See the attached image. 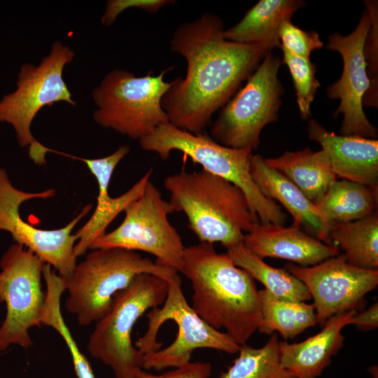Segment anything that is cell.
Segmentation results:
<instances>
[{
    "instance_id": "1",
    "label": "cell",
    "mask_w": 378,
    "mask_h": 378,
    "mask_svg": "<svg viewBox=\"0 0 378 378\" xmlns=\"http://www.w3.org/2000/svg\"><path fill=\"white\" fill-rule=\"evenodd\" d=\"M222 20L205 13L177 27L170 40L172 52L187 63L184 78L170 82L162 107L173 125L202 134L212 115L235 94L257 68L270 43L240 44L224 38Z\"/></svg>"
},
{
    "instance_id": "2",
    "label": "cell",
    "mask_w": 378,
    "mask_h": 378,
    "mask_svg": "<svg viewBox=\"0 0 378 378\" xmlns=\"http://www.w3.org/2000/svg\"><path fill=\"white\" fill-rule=\"evenodd\" d=\"M179 272L191 282V307L206 323L246 344L262 321L254 279L227 253L202 243L185 247Z\"/></svg>"
},
{
    "instance_id": "3",
    "label": "cell",
    "mask_w": 378,
    "mask_h": 378,
    "mask_svg": "<svg viewBox=\"0 0 378 378\" xmlns=\"http://www.w3.org/2000/svg\"><path fill=\"white\" fill-rule=\"evenodd\" d=\"M164 186L174 212L184 213L202 243L227 248L243 242L244 232L259 223L240 188L204 169L167 176Z\"/></svg>"
},
{
    "instance_id": "4",
    "label": "cell",
    "mask_w": 378,
    "mask_h": 378,
    "mask_svg": "<svg viewBox=\"0 0 378 378\" xmlns=\"http://www.w3.org/2000/svg\"><path fill=\"white\" fill-rule=\"evenodd\" d=\"M168 292L161 307L146 314L148 328L134 346L144 354L142 368L161 370L190 362L197 349L208 348L233 354L239 344L226 332L202 320L188 304L178 273L166 279Z\"/></svg>"
},
{
    "instance_id": "5",
    "label": "cell",
    "mask_w": 378,
    "mask_h": 378,
    "mask_svg": "<svg viewBox=\"0 0 378 378\" xmlns=\"http://www.w3.org/2000/svg\"><path fill=\"white\" fill-rule=\"evenodd\" d=\"M140 147L155 152L164 160L172 151L178 150L202 169L221 177L240 188L259 223L284 225L287 216L276 201L264 196L250 173L249 149L223 146L204 132L193 134L170 122L159 125L152 133L139 140Z\"/></svg>"
},
{
    "instance_id": "6",
    "label": "cell",
    "mask_w": 378,
    "mask_h": 378,
    "mask_svg": "<svg viewBox=\"0 0 378 378\" xmlns=\"http://www.w3.org/2000/svg\"><path fill=\"white\" fill-rule=\"evenodd\" d=\"M143 273L167 279L178 272L136 251L120 248L92 249L76 263L64 281L68 291L65 309L76 316L82 326L96 323L108 310L114 295Z\"/></svg>"
},
{
    "instance_id": "7",
    "label": "cell",
    "mask_w": 378,
    "mask_h": 378,
    "mask_svg": "<svg viewBox=\"0 0 378 378\" xmlns=\"http://www.w3.org/2000/svg\"><path fill=\"white\" fill-rule=\"evenodd\" d=\"M168 292L165 279L149 273L137 275L113 297L106 313L95 323L87 345L90 355L109 366L115 378H136L143 356L132 342L136 321L159 307Z\"/></svg>"
},
{
    "instance_id": "8",
    "label": "cell",
    "mask_w": 378,
    "mask_h": 378,
    "mask_svg": "<svg viewBox=\"0 0 378 378\" xmlns=\"http://www.w3.org/2000/svg\"><path fill=\"white\" fill-rule=\"evenodd\" d=\"M74 57L71 48L55 41L38 65L24 63L20 66L15 90L0 100V122L13 126L19 145L29 146V157L35 164H45L48 148L31 132L34 117L43 106L57 102L76 105L62 77L64 66Z\"/></svg>"
},
{
    "instance_id": "9",
    "label": "cell",
    "mask_w": 378,
    "mask_h": 378,
    "mask_svg": "<svg viewBox=\"0 0 378 378\" xmlns=\"http://www.w3.org/2000/svg\"><path fill=\"white\" fill-rule=\"evenodd\" d=\"M170 69L158 75L149 71L144 76L125 69L108 73L92 93L97 107L94 122L138 141L168 122L161 102L170 87L164 79Z\"/></svg>"
},
{
    "instance_id": "10",
    "label": "cell",
    "mask_w": 378,
    "mask_h": 378,
    "mask_svg": "<svg viewBox=\"0 0 378 378\" xmlns=\"http://www.w3.org/2000/svg\"><path fill=\"white\" fill-rule=\"evenodd\" d=\"M281 63L272 50L265 54L245 85L220 109L210 130L214 141L233 148H258L262 130L277 120L282 104Z\"/></svg>"
},
{
    "instance_id": "11",
    "label": "cell",
    "mask_w": 378,
    "mask_h": 378,
    "mask_svg": "<svg viewBox=\"0 0 378 378\" xmlns=\"http://www.w3.org/2000/svg\"><path fill=\"white\" fill-rule=\"evenodd\" d=\"M124 211L121 224L96 239L90 250L120 248L144 251L155 256L158 263L179 272L185 246L169 220L168 215L174 212L171 204L150 180L141 195Z\"/></svg>"
},
{
    "instance_id": "12",
    "label": "cell",
    "mask_w": 378,
    "mask_h": 378,
    "mask_svg": "<svg viewBox=\"0 0 378 378\" xmlns=\"http://www.w3.org/2000/svg\"><path fill=\"white\" fill-rule=\"evenodd\" d=\"M44 262L33 251L13 244L0 260V302L6 314L0 326V352L11 345L30 348L29 330L40 326L45 300L41 286Z\"/></svg>"
},
{
    "instance_id": "13",
    "label": "cell",
    "mask_w": 378,
    "mask_h": 378,
    "mask_svg": "<svg viewBox=\"0 0 378 378\" xmlns=\"http://www.w3.org/2000/svg\"><path fill=\"white\" fill-rule=\"evenodd\" d=\"M54 189L28 192L15 188L6 171L0 167V230L9 232L15 243L33 251L41 260L58 272L66 281L76 265L74 246L78 239L72 231L76 224L91 210L86 205L81 212L64 227L56 230H42L22 220L21 204L32 199H48L55 195Z\"/></svg>"
},
{
    "instance_id": "14",
    "label": "cell",
    "mask_w": 378,
    "mask_h": 378,
    "mask_svg": "<svg viewBox=\"0 0 378 378\" xmlns=\"http://www.w3.org/2000/svg\"><path fill=\"white\" fill-rule=\"evenodd\" d=\"M371 22L370 13L365 8L351 34L343 36L334 33L328 36L326 46L340 53L343 61L340 78L326 89L329 99L340 100L339 107L332 114L334 117L340 113L344 115L340 135L370 139L377 135V127L369 121L363 110V98L370 85L364 45Z\"/></svg>"
},
{
    "instance_id": "15",
    "label": "cell",
    "mask_w": 378,
    "mask_h": 378,
    "mask_svg": "<svg viewBox=\"0 0 378 378\" xmlns=\"http://www.w3.org/2000/svg\"><path fill=\"white\" fill-rule=\"evenodd\" d=\"M284 269L306 286L314 300L317 323L321 326L335 314L356 310L365 295L378 285V270L353 266L343 253L312 266L288 262Z\"/></svg>"
},
{
    "instance_id": "16",
    "label": "cell",
    "mask_w": 378,
    "mask_h": 378,
    "mask_svg": "<svg viewBox=\"0 0 378 378\" xmlns=\"http://www.w3.org/2000/svg\"><path fill=\"white\" fill-rule=\"evenodd\" d=\"M307 134L328 154L337 177L378 188L377 139L338 135L314 119L308 122Z\"/></svg>"
},
{
    "instance_id": "17",
    "label": "cell",
    "mask_w": 378,
    "mask_h": 378,
    "mask_svg": "<svg viewBox=\"0 0 378 378\" xmlns=\"http://www.w3.org/2000/svg\"><path fill=\"white\" fill-rule=\"evenodd\" d=\"M244 244L254 254L264 258L286 259L307 267L339 255L335 245L323 243L291 225L255 223L243 238Z\"/></svg>"
},
{
    "instance_id": "18",
    "label": "cell",
    "mask_w": 378,
    "mask_h": 378,
    "mask_svg": "<svg viewBox=\"0 0 378 378\" xmlns=\"http://www.w3.org/2000/svg\"><path fill=\"white\" fill-rule=\"evenodd\" d=\"M85 164L95 177L98 185V195L95 209L89 218L75 233L78 241L74 246L76 258L86 253L96 239L106 233L109 224L134 200L143 193L150 180L153 169L150 168L130 189L117 197L108 195V186L112 174L118 164L113 155L89 159Z\"/></svg>"
},
{
    "instance_id": "19",
    "label": "cell",
    "mask_w": 378,
    "mask_h": 378,
    "mask_svg": "<svg viewBox=\"0 0 378 378\" xmlns=\"http://www.w3.org/2000/svg\"><path fill=\"white\" fill-rule=\"evenodd\" d=\"M250 173L266 197L279 201L292 215V225L304 226L316 238L333 245L329 237L330 223L304 193L279 171L270 167L260 155H250Z\"/></svg>"
},
{
    "instance_id": "20",
    "label": "cell",
    "mask_w": 378,
    "mask_h": 378,
    "mask_svg": "<svg viewBox=\"0 0 378 378\" xmlns=\"http://www.w3.org/2000/svg\"><path fill=\"white\" fill-rule=\"evenodd\" d=\"M355 309L334 315L317 334L298 342H279L280 363L294 378H317L343 346L342 329Z\"/></svg>"
},
{
    "instance_id": "21",
    "label": "cell",
    "mask_w": 378,
    "mask_h": 378,
    "mask_svg": "<svg viewBox=\"0 0 378 378\" xmlns=\"http://www.w3.org/2000/svg\"><path fill=\"white\" fill-rule=\"evenodd\" d=\"M304 5L301 0H260L242 19L225 29V39L240 44L270 43L281 48L279 31L282 23Z\"/></svg>"
},
{
    "instance_id": "22",
    "label": "cell",
    "mask_w": 378,
    "mask_h": 378,
    "mask_svg": "<svg viewBox=\"0 0 378 378\" xmlns=\"http://www.w3.org/2000/svg\"><path fill=\"white\" fill-rule=\"evenodd\" d=\"M265 162L286 176L314 204L337 180L329 157L323 150L314 152L305 148L295 152L286 151L278 158L265 159Z\"/></svg>"
},
{
    "instance_id": "23",
    "label": "cell",
    "mask_w": 378,
    "mask_h": 378,
    "mask_svg": "<svg viewBox=\"0 0 378 378\" xmlns=\"http://www.w3.org/2000/svg\"><path fill=\"white\" fill-rule=\"evenodd\" d=\"M329 237L333 245L343 250L350 265L378 270L377 211L353 221L332 222Z\"/></svg>"
},
{
    "instance_id": "24",
    "label": "cell",
    "mask_w": 378,
    "mask_h": 378,
    "mask_svg": "<svg viewBox=\"0 0 378 378\" xmlns=\"http://www.w3.org/2000/svg\"><path fill=\"white\" fill-rule=\"evenodd\" d=\"M377 194L378 188L336 180L314 204L328 222H349L377 211Z\"/></svg>"
},
{
    "instance_id": "25",
    "label": "cell",
    "mask_w": 378,
    "mask_h": 378,
    "mask_svg": "<svg viewBox=\"0 0 378 378\" xmlns=\"http://www.w3.org/2000/svg\"><path fill=\"white\" fill-rule=\"evenodd\" d=\"M234 263L265 286L276 298L291 302L311 300L306 286L286 270L267 265L250 251L243 242L227 248V253Z\"/></svg>"
},
{
    "instance_id": "26",
    "label": "cell",
    "mask_w": 378,
    "mask_h": 378,
    "mask_svg": "<svg viewBox=\"0 0 378 378\" xmlns=\"http://www.w3.org/2000/svg\"><path fill=\"white\" fill-rule=\"evenodd\" d=\"M258 294L262 314L260 332L270 335L278 332L285 339L293 338L317 323L313 304L281 300L265 288L258 290Z\"/></svg>"
},
{
    "instance_id": "27",
    "label": "cell",
    "mask_w": 378,
    "mask_h": 378,
    "mask_svg": "<svg viewBox=\"0 0 378 378\" xmlns=\"http://www.w3.org/2000/svg\"><path fill=\"white\" fill-rule=\"evenodd\" d=\"M42 272L46 290L39 316L40 325L53 328L62 337L72 358L77 378H96L88 360L80 351L62 316L61 298L66 290L64 279L48 264H43Z\"/></svg>"
},
{
    "instance_id": "28",
    "label": "cell",
    "mask_w": 378,
    "mask_h": 378,
    "mask_svg": "<svg viewBox=\"0 0 378 378\" xmlns=\"http://www.w3.org/2000/svg\"><path fill=\"white\" fill-rule=\"evenodd\" d=\"M276 334L260 348L241 344L239 356L219 378H294L280 363Z\"/></svg>"
},
{
    "instance_id": "29",
    "label": "cell",
    "mask_w": 378,
    "mask_h": 378,
    "mask_svg": "<svg viewBox=\"0 0 378 378\" xmlns=\"http://www.w3.org/2000/svg\"><path fill=\"white\" fill-rule=\"evenodd\" d=\"M282 63L290 74L296 94V100L301 118L308 119L311 115L310 106L320 83L316 77V66L309 58L291 54L284 49Z\"/></svg>"
},
{
    "instance_id": "30",
    "label": "cell",
    "mask_w": 378,
    "mask_h": 378,
    "mask_svg": "<svg viewBox=\"0 0 378 378\" xmlns=\"http://www.w3.org/2000/svg\"><path fill=\"white\" fill-rule=\"evenodd\" d=\"M365 8L371 17V26L367 34L364 54L367 63V72L370 80L368 91L363 98V106L377 107V50L378 18L377 1H365Z\"/></svg>"
},
{
    "instance_id": "31",
    "label": "cell",
    "mask_w": 378,
    "mask_h": 378,
    "mask_svg": "<svg viewBox=\"0 0 378 378\" xmlns=\"http://www.w3.org/2000/svg\"><path fill=\"white\" fill-rule=\"evenodd\" d=\"M279 39L281 49L301 57L309 58L312 51L323 46V42L316 31L302 29L293 24L291 20L282 23L279 31Z\"/></svg>"
},
{
    "instance_id": "32",
    "label": "cell",
    "mask_w": 378,
    "mask_h": 378,
    "mask_svg": "<svg viewBox=\"0 0 378 378\" xmlns=\"http://www.w3.org/2000/svg\"><path fill=\"white\" fill-rule=\"evenodd\" d=\"M174 2L172 0H110L108 1L101 22L105 26H111L122 11L130 8L141 9L148 13H155L167 4Z\"/></svg>"
},
{
    "instance_id": "33",
    "label": "cell",
    "mask_w": 378,
    "mask_h": 378,
    "mask_svg": "<svg viewBox=\"0 0 378 378\" xmlns=\"http://www.w3.org/2000/svg\"><path fill=\"white\" fill-rule=\"evenodd\" d=\"M212 365L209 362H189L160 374H153L141 370L136 378H209Z\"/></svg>"
},
{
    "instance_id": "34",
    "label": "cell",
    "mask_w": 378,
    "mask_h": 378,
    "mask_svg": "<svg viewBox=\"0 0 378 378\" xmlns=\"http://www.w3.org/2000/svg\"><path fill=\"white\" fill-rule=\"evenodd\" d=\"M348 325H354L358 329L370 330L378 326V302L371 305L360 313H354L349 320Z\"/></svg>"
}]
</instances>
